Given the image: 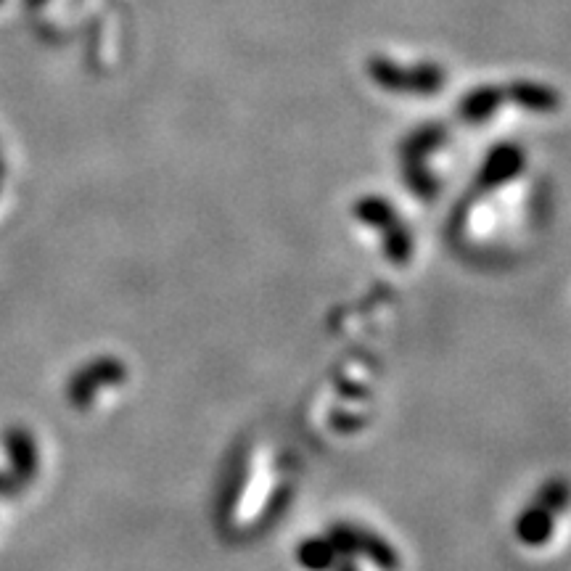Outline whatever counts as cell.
<instances>
[{"label":"cell","instance_id":"7a4b0ae2","mask_svg":"<svg viewBox=\"0 0 571 571\" xmlns=\"http://www.w3.org/2000/svg\"><path fill=\"white\" fill-rule=\"evenodd\" d=\"M334 571H357V566L352 564V561H339Z\"/></svg>","mask_w":571,"mask_h":571},{"label":"cell","instance_id":"6da1fadb","mask_svg":"<svg viewBox=\"0 0 571 571\" xmlns=\"http://www.w3.org/2000/svg\"><path fill=\"white\" fill-rule=\"evenodd\" d=\"M299 561L310 571H326L334 564V548L326 542H307L305 548L299 550Z\"/></svg>","mask_w":571,"mask_h":571}]
</instances>
